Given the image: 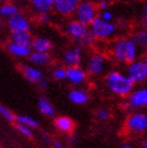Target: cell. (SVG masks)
I'll list each match as a JSON object with an SVG mask.
<instances>
[{"instance_id": "1", "label": "cell", "mask_w": 147, "mask_h": 148, "mask_svg": "<svg viewBox=\"0 0 147 148\" xmlns=\"http://www.w3.org/2000/svg\"><path fill=\"white\" fill-rule=\"evenodd\" d=\"M140 49L131 40V38H120L111 46V57L116 63L129 65L137 60Z\"/></svg>"}, {"instance_id": "2", "label": "cell", "mask_w": 147, "mask_h": 148, "mask_svg": "<svg viewBox=\"0 0 147 148\" xmlns=\"http://www.w3.org/2000/svg\"><path fill=\"white\" fill-rule=\"evenodd\" d=\"M105 84L110 92L118 97H128L135 87V84L127 77V75L117 70L107 72V75L105 76Z\"/></svg>"}, {"instance_id": "3", "label": "cell", "mask_w": 147, "mask_h": 148, "mask_svg": "<svg viewBox=\"0 0 147 148\" xmlns=\"http://www.w3.org/2000/svg\"><path fill=\"white\" fill-rule=\"evenodd\" d=\"M89 30L95 40H109L117 32V25L113 22H105L97 17L89 25Z\"/></svg>"}, {"instance_id": "4", "label": "cell", "mask_w": 147, "mask_h": 148, "mask_svg": "<svg viewBox=\"0 0 147 148\" xmlns=\"http://www.w3.org/2000/svg\"><path fill=\"white\" fill-rule=\"evenodd\" d=\"M76 21L86 27H89L92 22L98 17L97 5L92 1H78L77 9L75 11Z\"/></svg>"}, {"instance_id": "5", "label": "cell", "mask_w": 147, "mask_h": 148, "mask_svg": "<svg viewBox=\"0 0 147 148\" xmlns=\"http://www.w3.org/2000/svg\"><path fill=\"white\" fill-rule=\"evenodd\" d=\"M126 130L130 134H141L147 130V114L144 112H131L128 114L126 123Z\"/></svg>"}, {"instance_id": "6", "label": "cell", "mask_w": 147, "mask_h": 148, "mask_svg": "<svg viewBox=\"0 0 147 148\" xmlns=\"http://www.w3.org/2000/svg\"><path fill=\"white\" fill-rule=\"evenodd\" d=\"M127 77L133 82L144 83L147 81V63L142 59H137L127 66Z\"/></svg>"}, {"instance_id": "7", "label": "cell", "mask_w": 147, "mask_h": 148, "mask_svg": "<svg viewBox=\"0 0 147 148\" xmlns=\"http://www.w3.org/2000/svg\"><path fill=\"white\" fill-rule=\"evenodd\" d=\"M107 66V58L101 53L92 54L87 60V73L92 76H100Z\"/></svg>"}, {"instance_id": "8", "label": "cell", "mask_w": 147, "mask_h": 148, "mask_svg": "<svg viewBox=\"0 0 147 148\" xmlns=\"http://www.w3.org/2000/svg\"><path fill=\"white\" fill-rule=\"evenodd\" d=\"M128 108H145L147 107V87H140L134 89L124 103Z\"/></svg>"}, {"instance_id": "9", "label": "cell", "mask_w": 147, "mask_h": 148, "mask_svg": "<svg viewBox=\"0 0 147 148\" xmlns=\"http://www.w3.org/2000/svg\"><path fill=\"white\" fill-rule=\"evenodd\" d=\"M63 62L68 68H74V66H81L83 62V52L82 48L78 46H74L67 49L63 54Z\"/></svg>"}, {"instance_id": "10", "label": "cell", "mask_w": 147, "mask_h": 148, "mask_svg": "<svg viewBox=\"0 0 147 148\" xmlns=\"http://www.w3.org/2000/svg\"><path fill=\"white\" fill-rule=\"evenodd\" d=\"M6 24L7 28L11 30V33H22V32L29 33V30H30V22L22 13H18L16 16L9 18Z\"/></svg>"}, {"instance_id": "11", "label": "cell", "mask_w": 147, "mask_h": 148, "mask_svg": "<svg viewBox=\"0 0 147 148\" xmlns=\"http://www.w3.org/2000/svg\"><path fill=\"white\" fill-rule=\"evenodd\" d=\"M78 0H54L53 10L62 16H72L77 9Z\"/></svg>"}, {"instance_id": "12", "label": "cell", "mask_w": 147, "mask_h": 148, "mask_svg": "<svg viewBox=\"0 0 147 148\" xmlns=\"http://www.w3.org/2000/svg\"><path fill=\"white\" fill-rule=\"evenodd\" d=\"M88 30H89V28L83 25L82 23H80V22L76 21V19L69 21L67 27H65V32H67V34L75 42H77L80 39H82L83 36L88 33Z\"/></svg>"}, {"instance_id": "13", "label": "cell", "mask_w": 147, "mask_h": 148, "mask_svg": "<svg viewBox=\"0 0 147 148\" xmlns=\"http://www.w3.org/2000/svg\"><path fill=\"white\" fill-rule=\"evenodd\" d=\"M88 73L81 66H74V68H67V79L69 83L74 86H81L87 81Z\"/></svg>"}, {"instance_id": "14", "label": "cell", "mask_w": 147, "mask_h": 148, "mask_svg": "<svg viewBox=\"0 0 147 148\" xmlns=\"http://www.w3.org/2000/svg\"><path fill=\"white\" fill-rule=\"evenodd\" d=\"M21 71H22V75L24 76V78L28 82L34 84H38L43 78V72L39 68H35L33 65H22Z\"/></svg>"}, {"instance_id": "15", "label": "cell", "mask_w": 147, "mask_h": 148, "mask_svg": "<svg viewBox=\"0 0 147 148\" xmlns=\"http://www.w3.org/2000/svg\"><path fill=\"white\" fill-rule=\"evenodd\" d=\"M32 52H40V53H48L53 48V42L45 36H36L33 38L30 43Z\"/></svg>"}, {"instance_id": "16", "label": "cell", "mask_w": 147, "mask_h": 148, "mask_svg": "<svg viewBox=\"0 0 147 148\" xmlns=\"http://www.w3.org/2000/svg\"><path fill=\"white\" fill-rule=\"evenodd\" d=\"M54 127L58 131L64 132V134H72L75 129V123L68 116H59L54 119Z\"/></svg>"}, {"instance_id": "17", "label": "cell", "mask_w": 147, "mask_h": 148, "mask_svg": "<svg viewBox=\"0 0 147 148\" xmlns=\"http://www.w3.org/2000/svg\"><path fill=\"white\" fill-rule=\"evenodd\" d=\"M6 51L16 58H28L32 53V48L29 46H22V45H17V43L13 42H9L6 45Z\"/></svg>"}, {"instance_id": "18", "label": "cell", "mask_w": 147, "mask_h": 148, "mask_svg": "<svg viewBox=\"0 0 147 148\" xmlns=\"http://www.w3.org/2000/svg\"><path fill=\"white\" fill-rule=\"evenodd\" d=\"M68 98L75 105H84L89 100V94L82 88H75V89H71L69 92Z\"/></svg>"}, {"instance_id": "19", "label": "cell", "mask_w": 147, "mask_h": 148, "mask_svg": "<svg viewBox=\"0 0 147 148\" xmlns=\"http://www.w3.org/2000/svg\"><path fill=\"white\" fill-rule=\"evenodd\" d=\"M29 62L35 68L39 66H46L51 63V56L49 53H40V52H32L30 56L28 57Z\"/></svg>"}, {"instance_id": "20", "label": "cell", "mask_w": 147, "mask_h": 148, "mask_svg": "<svg viewBox=\"0 0 147 148\" xmlns=\"http://www.w3.org/2000/svg\"><path fill=\"white\" fill-rule=\"evenodd\" d=\"M53 1L54 0H32L30 5L33 10L40 13H49L53 10Z\"/></svg>"}, {"instance_id": "21", "label": "cell", "mask_w": 147, "mask_h": 148, "mask_svg": "<svg viewBox=\"0 0 147 148\" xmlns=\"http://www.w3.org/2000/svg\"><path fill=\"white\" fill-rule=\"evenodd\" d=\"M38 108L40 113L46 117H53L56 114L54 106L51 103V101L46 97H40L38 100Z\"/></svg>"}, {"instance_id": "22", "label": "cell", "mask_w": 147, "mask_h": 148, "mask_svg": "<svg viewBox=\"0 0 147 148\" xmlns=\"http://www.w3.org/2000/svg\"><path fill=\"white\" fill-rule=\"evenodd\" d=\"M10 42L17 43V45H22V46H29L30 47V43L33 40V36L30 35V33L28 32H22V33H11L10 36Z\"/></svg>"}, {"instance_id": "23", "label": "cell", "mask_w": 147, "mask_h": 148, "mask_svg": "<svg viewBox=\"0 0 147 148\" xmlns=\"http://www.w3.org/2000/svg\"><path fill=\"white\" fill-rule=\"evenodd\" d=\"M131 40L134 41V43L137 46L139 49H144L145 52H147V30L146 29H139L136 30L133 36H131Z\"/></svg>"}, {"instance_id": "24", "label": "cell", "mask_w": 147, "mask_h": 148, "mask_svg": "<svg viewBox=\"0 0 147 148\" xmlns=\"http://www.w3.org/2000/svg\"><path fill=\"white\" fill-rule=\"evenodd\" d=\"M21 13L19 12V7L16 4H12V3H5L0 5V17H5V18H11L16 14Z\"/></svg>"}, {"instance_id": "25", "label": "cell", "mask_w": 147, "mask_h": 148, "mask_svg": "<svg viewBox=\"0 0 147 148\" xmlns=\"http://www.w3.org/2000/svg\"><path fill=\"white\" fill-rule=\"evenodd\" d=\"M16 124H21V125H24V127H28L30 129H36L39 128V122L34 119L33 117H29V116H24V114H21V116H16Z\"/></svg>"}, {"instance_id": "26", "label": "cell", "mask_w": 147, "mask_h": 148, "mask_svg": "<svg viewBox=\"0 0 147 148\" xmlns=\"http://www.w3.org/2000/svg\"><path fill=\"white\" fill-rule=\"evenodd\" d=\"M51 76L56 81H63L67 79V68H63V66H58L54 68L51 72Z\"/></svg>"}, {"instance_id": "27", "label": "cell", "mask_w": 147, "mask_h": 148, "mask_svg": "<svg viewBox=\"0 0 147 148\" xmlns=\"http://www.w3.org/2000/svg\"><path fill=\"white\" fill-rule=\"evenodd\" d=\"M0 116H1L4 119H6L7 122H14L16 121V114H14L11 110H9L6 106L0 103Z\"/></svg>"}, {"instance_id": "28", "label": "cell", "mask_w": 147, "mask_h": 148, "mask_svg": "<svg viewBox=\"0 0 147 148\" xmlns=\"http://www.w3.org/2000/svg\"><path fill=\"white\" fill-rule=\"evenodd\" d=\"M110 117H111V111L109 108H98L97 112H95V118L101 122L107 121Z\"/></svg>"}, {"instance_id": "29", "label": "cell", "mask_w": 147, "mask_h": 148, "mask_svg": "<svg viewBox=\"0 0 147 148\" xmlns=\"http://www.w3.org/2000/svg\"><path fill=\"white\" fill-rule=\"evenodd\" d=\"M16 130L19 132L21 135H23L24 137H28V138H32L34 136V130L28 128V127H24V125H21V124H16Z\"/></svg>"}, {"instance_id": "30", "label": "cell", "mask_w": 147, "mask_h": 148, "mask_svg": "<svg viewBox=\"0 0 147 148\" xmlns=\"http://www.w3.org/2000/svg\"><path fill=\"white\" fill-rule=\"evenodd\" d=\"M139 23L141 25V29H146L147 30V4L142 6L140 17H139Z\"/></svg>"}, {"instance_id": "31", "label": "cell", "mask_w": 147, "mask_h": 148, "mask_svg": "<svg viewBox=\"0 0 147 148\" xmlns=\"http://www.w3.org/2000/svg\"><path fill=\"white\" fill-rule=\"evenodd\" d=\"M98 17L101 18L102 21H105V22H112L113 21V13H112V11L106 10V11L100 12V14Z\"/></svg>"}, {"instance_id": "32", "label": "cell", "mask_w": 147, "mask_h": 148, "mask_svg": "<svg viewBox=\"0 0 147 148\" xmlns=\"http://www.w3.org/2000/svg\"><path fill=\"white\" fill-rule=\"evenodd\" d=\"M38 19H39L40 23H42V24H47V23H49L52 18H51V14H49V13H40V14H39V17H38Z\"/></svg>"}, {"instance_id": "33", "label": "cell", "mask_w": 147, "mask_h": 148, "mask_svg": "<svg viewBox=\"0 0 147 148\" xmlns=\"http://www.w3.org/2000/svg\"><path fill=\"white\" fill-rule=\"evenodd\" d=\"M109 5L110 4L107 1H105V0H101V1H99L98 5H97V10L100 11V12L106 11V10H109Z\"/></svg>"}, {"instance_id": "34", "label": "cell", "mask_w": 147, "mask_h": 148, "mask_svg": "<svg viewBox=\"0 0 147 148\" xmlns=\"http://www.w3.org/2000/svg\"><path fill=\"white\" fill-rule=\"evenodd\" d=\"M38 86H39V88L40 89H46V88L48 87V82H47V79H45V78H42L40 82L38 83Z\"/></svg>"}, {"instance_id": "35", "label": "cell", "mask_w": 147, "mask_h": 148, "mask_svg": "<svg viewBox=\"0 0 147 148\" xmlns=\"http://www.w3.org/2000/svg\"><path fill=\"white\" fill-rule=\"evenodd\" d=\"M52 148H63V145L60 141H54L52 145Z\"/></svg>"}, {"instance_id": "36", "label": "cell", "mask_w": 147, "mask_h": 148, "mask_svg": "<svg viewBox=\"0 0 147 148\" xmlns=\"http://www.w3.org/2000/svg\"><path fill=\"white\" fill-rule=\"evenodd\" d=\"M43 140H45V141L47 142V143H51V142H52V140H51V136L49 135H43Z\"/></svg>"}, {"instance_id": "37", "label": "cell", "mask_w": 147, "mask_h": 148, "mask_svg": "<svg viewBox=\"0 0 147 148\" xmlns=\"http://www.w3.org/2000/svg\"><path fill=\"white\" fill-rule=\"evenodd\" d=\"M140 145H141V148H147V140H142Z\"/></svg>"}, {"instance_id": "38", "label": "cell", "mask_w": 147, "mask_h": 148, "mask_svg": "<svg viewBox=\"0 0 147 148\" xmlns=\"http://www.w3.org/2000/svg\"><path fill=\"white\" fill-rule=\"evenodd\" d=\"M121 148H134V147L131 145H129V143H124V145L121 146Z\"/></svg>"}, {"instance_id": "39", "label": "cell", "mask_w": 147, "mask_h": 148, "mask_svg": "<svg viewBox=\"0 0 147 148\" xmlns=\"http://www.w3.org/2000/svg\"><path fill=\"white\" fill-rule=\"evenodd\" d=\"M142 60H145V62L147 63V52H146V53L144 54V57H142Z\"/></svg>"}, {"instance_id": "40", "label": "cell", "mask_w": 147, "mask_h": 148, "mask_svg": "<svg viewBox=\"0 0 147 148\" xmlns=\"http://www.w3.org/2000/svg\"><path fill=\"white\" fill-rule=\"evenodd\" d=\"M1 28H3V18L0 17V29H1Z\"/></svg>"}]
</instances>
